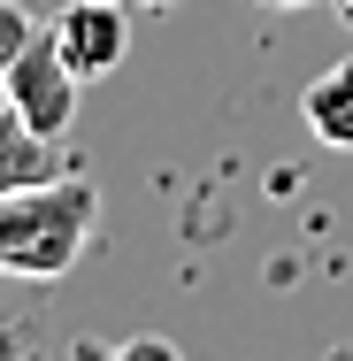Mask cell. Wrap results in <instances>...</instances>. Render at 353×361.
Here are the masks:
<instances>
[{"instance_id":"7","label":"cell","mask_w":353,"mask_h":361,"mask_svg":"<svg viewBox=\"0 0 353 361\" xmlns=\"http://www.w3.org/2000/svg\"><path fill=\"white\" fill-rule=\"evenodd\" d=\"M330 8H338V23H346V31H353V0H330Z\"/></svg>"},{"instance_id":"9","label":"cell","mask_w":353,"mask_h":361,"mask_svg":"<svg viewBox=\"0 0 353 361\" xmlns=\"http://www.w3.org/2000/svg\"><path fill=\"white\" fill-rule=\"evenodd\" d=\"M154 8H169V0H154Z\"/></svg>"},{"instance_id":"6","label":"cell","mask_w":353,"mask_h":361,"mask_svg":"<svg viewBox=\"0 0 353 361\" xmlns=\"http://www.w3.org/2000/svg\"><path fill=\"white\" fill-rule=\"evenodd\" d=\"M39 39V23H31V8H16V0H0V77H8V62L23 54Z\"/></svg>"},{"instance_id":"8","label":"cell","mask_w":353,"mask_h":361,"mask_svg":"<svg viewBox=\"0 0 353 361\" xmlns=\"http://www.w3.org/2000/svg\"><path fill=\"white\" fill-rule=\"evenodd\" d=\"M269 8H315V0H269Z\"/></svg>"},{"instance_id":"5","label":"cell","mask_w":353,"mask_h":361,"mask_svg":"<svg viewBox=\"0 0 353 361\" xmlns=\"http://www.w3.org/2000/svg\"><path fill=\"white\" fill-rule=\"evenodd\" d=\"M299 116H307V131L323 146L353 154V54H338L330 70H315V85L299 92Z\"/></svg>"},{"instance_id":"4","label":"cell","mask_w":353,"mask_h":361,"mask_svg":"<svg viewBox=\"0 0 353 361\" xmlns=\"http://www.w3.org/2000/svg\"><path fill=\"white\" fill-rule=\"evenodd\" d=\"M54 177H70V154L62 139H47V131H31L8 100H0V192H23V185H54Z\"/></svg>"},{"instance_id":"1","label":"cell","mask_w":353,"mask_h":361,"mask_svg":"<svg viewBox=\"0 0 353 361\" xmlns=\"http://www.w3.org/2000/svg\"><path fill=\"white\" fill-rule=\"evenodd\" d=\"M100 223V185L92 177H54V185H23L0 192V277H70L92 246Z\"/></svg>"},{"instance_id":"3","label":"cell","mask_w":353,"mask_h":361,"mask_svg":"<svg viewBox=\"0 0 353 361\" xmlns=\"http://www.w3.org/2000/svg\"><path fill=\"white\" fill-rule=\"evenodd\" d=\"M47 39L62 47V62L77 77H108L131 54V16H123V0H62V16H54Z\"/></svg>"},{"instance_id":"2","label":"cell","mask_w":353,"mask_h":361,"mask_svg":"<svg viewBox=\"0 0 353 361\" xmlns=\"http://www.w3.org/2000/svg\"><path fill=\"white\" fill-rule=\"evenodd\" d=\"M77 85H85V77L62 62V47H54V39H31V47L8 62V77H0V100H8L31 131L70 139V123H77Z\"/></svg>"}]
</instances>
